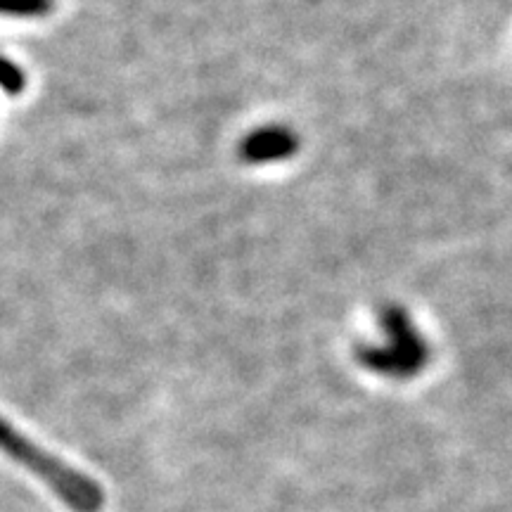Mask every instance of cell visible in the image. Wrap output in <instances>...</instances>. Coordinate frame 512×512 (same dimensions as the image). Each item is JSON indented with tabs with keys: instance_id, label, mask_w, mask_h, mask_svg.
Returning a JSON list of instances; mask_svg holds the SVG:
<instances>
[{
	"instance_id": "obj_3",
	"label": "cell",
	"mask_w": 512,
	"mask_h": 512,
	"mask_svg": "<svg viewBox=\"0 0 512 512\" xmlns=\"http://www.w3.org/2000/svg\"><path fill=\"white\" fill-rule=\"evenodd\" d=\"M299 140L285 126H261L240 143V159L249 164H271L292 157Z\"/></svg>"
},
{
	"instance_id": "obj_4",
	"label": "cell",
	"mask_w": 512,
	"mask_h": 512,
	"mask_svg": "<svg viewBox=\"0 0 512 512\" xmlns=\"http://www.w3.org/2000/svg\"><path fill=\"white\" fill-rule=\"evenodd\" d=\"M53 8V0H0V15L43 17Z\"/></svg>"
},
{
	"instance_id": "obj_2",
	"label": "cell",
	"mask_w": 512,
	"mask_h": 512,
	"mask_svg": "<svg viewBox=\"0 0 512 512\" xmlns=\"http://www.w3.org/2000/svg\"><path fill=\"white\" fill-rule=\"evenodd\" d=\"M382 328L389 344L387 347H363L358 351L363 366L392 377H411L420 373L430 351L408 313L399 306H387L382 311Z\"/></svg>"
},
{
	"instance_id": "obj_1",
	"label": "cell",
	"mask_w": 512,
	"mask_h": 512,
	"mask_svg": "<svg viewBox=\"0 0 512 512\" xmlns=\"http://www.w3.org/2000/svg\"><path fill=\"white\" fill-rule=\"evenodd\" d=\"M0 451L19 460L24 467H29L36 477H41L50 489H55L57 496L76 512H98L105 503V496H102L98 484L83 477L81 472L72 470V467H67L62 460L53 458L43 448L31 444L22 432H17L3 418H0Z\"/></svg>"
},
{
	"instance_id": "obj_5",
	"label": "cell",
	"mask_w": 512,
	"mask_h": 512,
	"mask_svg": "<svg viewBox=\"0 0 512 512\" xmlns=\"http://www.w3.org/2000/svg\"><path fill=\"white\" fill-rule=\"evenodd\" d=\"M0 86H3L10 95H15L24 88L22 69H19L17 64H12L10 60H5L3 55H0Z\"/></svg>"
}]
</instances>
